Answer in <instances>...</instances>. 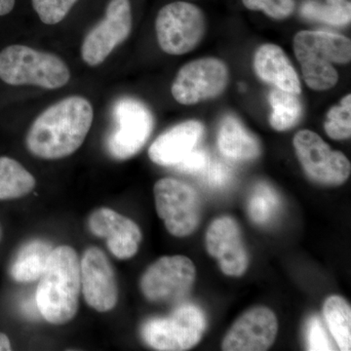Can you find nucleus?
Masks as SVG:
<instances>
[{
	"mask_svg": "<svg viewBox=\"0 0 351 351\" xmlns=\"http://www.w3.org/2000/svg\"><path fill=\"white\" fill-rule=\"evenodd\" d=\"M89 228L96 237L107 239L108 249L120 260L133 257L142 240L137 223L108 208H100L91 215Z\"/></svg>",
	"mask_w": 351,
	"mask_h": 351,
	"instance_id": "obj_16",
	"label": "nucleus"
},
{
	"mask_svg": "<svg viewBox=\"0 0 351 351\" xmlns=\"http://www.w3.org/2000/svg\"><path fill=\"white\" fill-rule=\"evenodd\" d=\"M112 129L107 138V149L117 160L135 156L144 147L154 130V115L143 101L123 97L113 104Z\"/></svg>",
	"mask_w": 351,
	"mask_h": 351,
	"instance_id": "obj_6",
	"label": "nucleus"
},
{
	"mask_svg": "<svg viewBox=\"0 0 351 351\" xmlns=\"http://www.w3.org/2000/svg\"><path fill=\"white\" fill-rule=\"evenodd\" d=\"M230 73L223 62L203 58L184 64L173 82V97L184 106L195 105L219 96L228 84Z\"/></svg>",
	"mask_w": 351,
	"mask_h": 351,
	"instance_id": "obj_9",
	"label": "nucleus"
},
{
	"mask_svg": "<svg viewBox=\"0 0 351 351\" xmlns=\"http://www.w3.org/2000/svg\"><path fill=\"white\" fill-rule=\"evenodd\" d=\"M269 100L272 108L269 123L276 130H289L301 119L302 108L299 95L276 88L270 92Z\"/></svg>",
	"mask_w": 351,
	"mask_h": 351,
	"instance_id": "obj_23",
	"label": "nucleus"
},
{
	"mask_svg": "<svg viewBox=\"0 0 351 351\" xmlns=\"http://www.w3.org/2000/svg\"><path fill=\"white\" fill-rule=\"evenodd\" d=\"M0 235H1V232H0Z\"/></svg>",
	"mask_w": 351,
	"mask_h": 351,
	"instance_id": "obj_34",
	"label": "nucleus"
},
{
	"mask_svg": "<svg viewBox=\"0 0 351 351\" xmlns=\"http://www.w3.org/2000/svg\"><path fill=\"white\" fill-rule=\"evenodd\" d=\"M210 162L211 159L207 152L195 149L174 167L180 172L197 174V173L204 172Z\"/></svg>",
	"mask_w": 351,
	"mask_h": 351,
	"instance_id": "obj_30",
	"label": "nucleus"
},
{
	"mask_svg": "<svg viewBox=\"0 0 351 351\" xmlns=\"http://www.w3.org/2000/svg\"><path fill=\"white\" fill-rule=\"evenodd\" d=\"M93 119V108L83 97L58 101L34 120L27 135V149L43 159L71 156L82 147Z\"/></svg>",
	"mask_w": 351,
	"mask_h": 351,
	"instance_id": "obj_1",
	"label": "nucleus"
},
{
	"mask_svg": "<svg viewBox=\"0 0 351 351\" xmlns=\"http://www.w3.org/2000/svg\"><path fill=\"white\" fill-rule=\"evenodd\" d=\"M278 324L276 314L258 306L240 316L223 339L226 351L267 350L276 341Z\"/></svg>",
	"mask_w": 351,
	"mask_h": 351,
	"instance_id": "obj_14",
	"label": "nucleus"
},
{
	"mask_svg": "<svg viewBox=\"0 0 351 351\" xmlns=\"http://www.w3.org/2000/svg\"><path fill=\"white\" fill-rule=\"evenodd\" d=\"M208 253L218 260L226 276H241L248 267V255L241 232L234 219L223 217L215 219L206 233Z\"/></svg>",
	"mask_w": 351,
	"mask_h": 351,
	"instance_id": "obj_15",
	"label": "nucleus"
},
{
	"mask_svg": "<svg viewBox=\"0 0 351 351\" xmlns=\"http://www.w3.org/2000/svg\"><path fill=\"white\" fill-rule=\"evenodd\" d=\"M80 279L85 301L99 313L117 306L119 289L114 271L106 254L98 247L85 251L80 263Z\"/></svg>",
	"mask_w": 351,
	"mask_h": 351,
	"instance_id": "obj_13",
	"label": "nucleus"
},
{
	"mask_svg": "<svg viewBox=\"0 0 351 351\" xmlns=\"http://www.w3.org/2000/svg\"><path fill=\"white\" fill-rule=\"evenodd\" d=\"M195 267L184 256L163 257L152 263L141 281V288L147 300L172 302L182 299L193 287Z\"/></svg>",
	"mask_w": 351,
	"mask_h": 351,
	"instance_id": "obj_11",
	"label": "nucleus"
},
{
	"mask_svg": "<svg viewBox=\"0 0 351 351\" xmlns=\"http://www.w3.org/2000/svg\"><path fill=\"white\" fill-rule=\"evenodd\" d=\"M254 69L263 82L284 91L301 94L297 71L282 48L276 44H263L258 48L254 57Z\"/></svg>",
	"mask_w": 351,
	"mask_h": 351,
	"instance_id": "obj_18",
	"label": "nucleus"
},
{
	"mask_svg": "<svg viewBox=\"0 0 351 351\" xmlns=\"http://www.w3.org/2000/svg\"><path fill=\"white\" fill-rule=\"evenodd\" d=\"M325 320L339 350H351V308L339 295L328 298L323 307Z\"/></svg>",
	"mask_w": 351,
	"mask_h": 351,
	"instance_id": "obj_22",
	"label": "nucleus"
},
{
	"mask_svg": "<svg viewBox=\"0 0 351 351\" xmlns=\"http://www.w3.org/2000/svg\"><path fill=\"white\" fill-rule=\"evenodd\" d=\"M206 318L199 307L191 304L178 306L168 317L154 318L142 328L143 338L152 348L182 351L199 343L206 330Z\"/></svg>",
	"mask_w": 351,
	"mask_h": 351,
	"instance_id": "obj_5",
	"label": "nucleus"
},
{
	"mask_svg": "<svg viewBox=\"0 0 351 351\" xmlns=\"http://www.w3.org/2000/svg\"><path fill=\"white\" fill-rule=\"evenodd\" d=\"M11 350V343L6 335L0 332V351Z\"/></svg>",
	"mask_w": 351,
	"mask_h": 351,
	"instance_id": "obj_33",
	"label": "nucleus"
},
{
	"mask_svg": "<svg viewBox=\"0 0 351 351\" xmlns=\"http://www.w3.org/2000/svg\"><path fill=\"white\" fill-rule=\"evenodd\" d=\"M306 341L308 350H335L326 329L317 316H313L307 321Z\"/></svg>",
	"mask_w": 351,
	"mask_h": 351,
	"instance_id": "obj_29",
	"label": "nucleus"
},
{
	"mask_svg": "<svg viewBox=\"0 0 351 351\" xmlns=\"http://www.w3.org/2000/svg\"><path fill=\"white\" fill-rule=\"evenodd\" d=\"M0 80L14 86L36 85L59 89L68 84L71 71L57 55L29 46L11 45L0 52Z\"/></svg>",
	"mask_w": 351,
	"mask_h": 351,
	"instance_id": "obj_4",
	"label": "nucleus"
},
{
	"mask_svg": "<svg viewBox=\"0 0 351 351\" xmlns=\"http://www.w3.org/2000/svg\"><path fill=\"white\" fill-rule=\"evenodd\" d=\"M204 133V126L196 120L182 122L169 129L152 143L149 156L152 162L174 167L195 149Z\"/></svg>",
	"mask_w": 351,
	"mask_h": 351,
	"instance_id": "obj_17",
	"label": "nucleus"
},
{
	"mask_svg": "<svg viewBox=\"0 0 351 351\" xmlns=\"http://www.w3.org/2000/svg\"><path fill=\"white\" fill-rule=\"evenodd\" d=\"M15 6V0H0V16H5L11 12Z\"/></svg>",
	"mask_w": 351,
	"mask_h": 351,
	"instance_id": "obj_32",
	"label": "nucleus"
},
{
	"mask_svg": "<svg viewBox=\"0 0 351 351\" xmlns=\"http://www.w3.org/2000/svg\"><path fill=\"white\" fill-rule=\"evenodd\" d=\"M219 152L233 161H249L261 154L260 143L232 115L223 120L218 136Z\"/></svg>",
	"mask_w": 351,
	"mask_h": 351,
	"instance_id": "obj_19",
	"label": "nucleus"
},
{
	"mask_svg": "<svg viewBox=\"0 0 351 351\" xmlns=\"http://www.w3.org/2000/svg\"><path fill=\"white\" fill-rule=\"evenodd\" d=\"M245 7L254 11H263L269 17L282 20L295 9V0H243Z\"/></svg>",
	"mask_w": 351,
	"mask_h": 351,
	"instance_id": "obj_28",
	"label": "nucleus"
},
{
	"mask_svg": "<svg viewBox=\"0 0 351 351\" xmlns=\"http://www.w3.org/2000/svg\"><path fill=\"white\" fill-rule=\"evenodd\" d=\"M202 174L208 186L213 188H223L230 182L232 172L228 164L215 161V162H210L209 166Z\"/></svg>",
	"mask_w": 351,
	"mask_h": 351,
	"instance_id": "obj_31",
	"label": "nucleus"
},
{
	"mask_svg": "<svg viewBox=\"0 0 351 351\" xmlns=\"http://www.w3.org/2000/svg\"><path fill=\"white\" fill-rule=\"evenodd\" d=\"M156 211L171 234L184 237L191 234L200 221V200L189 184L165 178L154 189Z\"/></svg>",
	"mask_w": 351,
	"mask_h": 351,
	"instance_id": "obj_8",
	"label": "nucleus"
},
{
	"mask_svg": "<svg viewBox=\"0 0 351 351\" xmlns=\"http://www.w3.org/2000/svg\"><path fill=\"white\" fill-rule=\"evenodd\" d=\"M80 290L77 254L69 246L53 249L36 295V306L44 319L52 324H64L73 319L77 313Z\"/></svg>",
	"mask_w": 351,
	"mask_h": 351,
	"instance_id": "obj_2",
	"label": "nucleus"
},
{
	"mask_svg": "<svg viewBox=\"0 0 351 351\" xmlns=\"http://www.w3.org/2000/svg\"><path fill=\"white\" fill-rule=\"evenodd\" d=\"M132 29L130 0H110L106 16L91 29L82 46L85 64L97 66L106 61L117 46L128 38Z\"/></svg>",
	"mask_w": 351,
	"mask_h": 351,
	"instance_id": "obj_12",
	"label": "nucleus"
},
{
	"mask_svg": "<svg viewBox=\"0 0 351 351\" xmlns=\"http://www.w3.org/2000/svg\"><path fill=\"white\" fill-rule=\"evenodd\" d=\"M280 209V197L276 189L265 182H260L252 191L248 202V213L252 221L260 226L269 225L276 218Z\"/></svg>",
	"mask_w": 351,
	"mask_h": 351,
	"instance_id": "obj_24",
	"label": "nucleus"
},
{
	"mask_svg": "<svg viewBox=\"0 0 351 351\" xmlns=\"http://www.w3.org/2000/svg\"><path fill=\"white\" fill-rule=\"evenodd\" d=\"M294 51L301 64L304 82L316 91L334 87L339 80L334 64H348L351 60L350 39L332 32H298Z\"/></svg>",
	"mask_w": 351,
	"mask_h": 351,
	"instance_id": "obj_3",
	"label": "nucleus"
},
{
	"mask_svg": "<svg viewBox=\"0 0 351 351\" xmlns=\"http://www.w3.org/2000/svg\"><path fill=\"white\" fill-rule=\"evenodd\" d=\"M325 131L334 140H346L351 135V96L346 95L339 105L334 106L327 114Z\"/></svg>",
	"mask_w": 351,
	"mask_h": 351,
	"instance_id": "obj_26",
	"label": "nucleus"
},
{
	"mask_svg": "<svg viewBox=\"0 0 351 351\" xmlns=\"http://www.w3.org/2000/svg\"><path fill=\"white\" fill-rule=\"evenodd\" d=\"M156 29L157 40L164 52L184 55L200 43L206 31V21L195 4L172 2L159 11Z\"/></svg>",
	"mask_w": 351,
	"mask_h": 351,
	"instance_id": "obj_7",
	"label": "nucleus"
},
{
	"mask_svg": "<svg viewBox=\"0 0 351 351\" xmlns=\"http://www.w3.org/2000/svg\"><path fill=\"white\" fill-rule=\"evenodd\" d=\"M326 4L306 0L301 7V14L307 19L320 21L332 25H346L351 20V3L348 0H326Z\"/></svg>",
	"mask_w": 351,
	"mask_h": 351,
	"instance_id": "obj_25",
	"label": "nucleus"
},
{
	"mask_svg": "<svg viewBox=\"0 0 351 351\" xmlns=\"http://www.w3.org/2000/svg\"><path fill=\"white\" fill-rule=\"evenodd\" d=\"M78 0H32L39 19L45 25H56L63 21Z\"/></svg>",
	"mask_w": 351,
	"mask_h": 351,
	"instance_id": "obj_27",
	"label": "nucleus"
},
{
	"mask_svg": "<svg viewBox=\"0 0 351 351\" xmlns=\"http://www.w3.org/2000/svg\"><path fill=\"white\" fill-rule=\"evenodd\" d=\"M36 179L22 164L10 157H0V199H13L29 195Z\"/></svg>",
	"mask_w": 351,
	"mask_h": 351,
	"instance_id": "obj_21",
	"label": "nucleus"
},
{
	"mask_svg": "<svg viewBox=\"0 0 351 351\" xmlns=\"http://www.w3.org/2000/svg\"><path fill=\"white\" fill-rule=\"evenodd\" d=\"M52 251V245L43 240H34L25 245L11 267V276L19 282L40 278Z\"/></svg>",
	"mask_w": 351,
	"mask_h": 351,
	"instance_id": "obj_20",
	"label": "nucleus"
},
{
	"mask_svg": "<svg viewBox=\"0 0 351 351\" xmlns=\"http://www.w3.org/2000/svg\"><path fill=\"white\" fill-rule=\"evenodd\" d=\"M293 143L302 168L314 182L339 186L350 177L351 165L348 157L332 151L317 134L309 130L298 132Z\"/></svg>",
	"mask_w": 351,
	"mask_h": 351,
	"instance_id": "obj_10",
	"label": "nucleus"
}]
</instances>
